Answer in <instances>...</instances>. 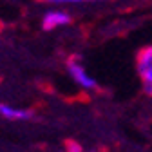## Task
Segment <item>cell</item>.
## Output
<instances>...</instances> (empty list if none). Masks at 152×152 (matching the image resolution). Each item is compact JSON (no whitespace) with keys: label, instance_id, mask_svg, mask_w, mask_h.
Instances as JSON below:
<instances>
[{"label":"cell","instance_id":"1","mask_svg":"<svg viewBox=\"0 0 152 152\" xmlns=\"http://www.w3.org/2000/svg\"><path fill=\"white\" fill-rule=\"evenodd\" d=\"M136 71L141 82V89L148 98H152V45L143 47L136 56Z\"/></svg>","mask_w":152,"mask_h":152},{"label":"cell","instance_id":"2","mask_svg":"<svg viewBox=\"0 0 152 152\" xmlns=\"http://www.w3.org/2000/svg\"><path fill=\"white\" fill-rule=\"evenodd\" d=\"M67 71H69V76L72 78V82L80 89H83V91H96L98 89L96 80L87 72L85 65L82 64V60L78 56H71L67 60Z\"/></svg>","mask_w":152,"mask_h":152},{"label":"cell","instance_id":"3","mask_svg":"<svg viewBox=\"0 0 152 152\" xmlns=\"http://www.w3.org/2000/svg\"><path fill=\"white\" fill-rule=\"evenodd\" d=\"M71 15L65 11V9H60V7H54V9H49L44 13L42 16V29L44 31H54L58 27H65L71 24Z\"/></svg>","mask_w":152,"mask_h":152},{"label":"cell","instance_id":"4","mask_svg":"<svg viewBox=\"0 0 152 152\" xmlns=\"http://www.w3.org/2000/svg\"><path fill=\"white\" fill-rule=\"evenodd\" d=\"M0 116H4L6 120H13V121H24L31 118V110L27 109H16L6 103H0Z\"/></svg>","mask_w":152,"mask_h":152},{"label":"cell","instance_id":"5","mask_svg":"<svg viewBox=\"0 0 152 152\" xmlns=\"http://www.w3.org/2000/svg\"><path fill=\"white\" fill-rule=\"evenodd\" d=\"M47 2H51V4H56V6H60V4H83V2H105V0H47Z\"/></svg>","mask_w":152,"mask_h":152},{"label":"cell","instance_id":"6","mask_svg":"<svg viewBox=\"0 0 152 152\" xmlns=\"http://www.w3.org/2000/svg\"><path fill=\"white\" fill-rule=\"evenodd\" d=\"M67 152H83V148L76 141H67Z\"/></svg>","mask_w":152,"mask_h":152},{"label":"cell","instance_id":"7","mask_svg":"<svg viewBox=\"0 0 152 152\" xmlns=\"http://www.w3.org/2000/svg\"><path fill=\"white\" fill-rule=\"evenodd\" d=\"M91 152H94V150H91Z\"/></svg>","mask_w":152,"mask_h":152}]
</instances>
